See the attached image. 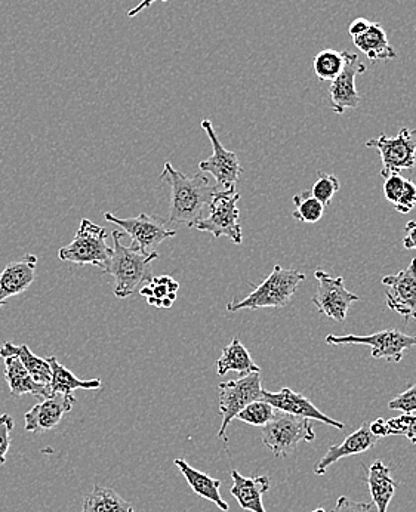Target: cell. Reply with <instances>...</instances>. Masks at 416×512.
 I'll use <instances>...</instances> for the list:
<instances>
[{
    "label": "cell",
    "mask_w": 416,
    "mask_h": 512,
    "mask_svg": "<svg viewBox=\"0 0 416 512\" xmlns=\"http://www.w3.org/2000/svg\"><path fill=\"white\" fill-rule=\"evenodd\" d=\"M388 407L391 410H399V412L405 413V415H411V413L416 412V381L415 384L409 388L405 393L399 394V396L394 397L390 403H388Z\"/></svg>",
    "instance_id": "obj_35"
},
{
    "label": "cell",
    "mask_w": 416,
    "mask_h": 512,
    "mask_svg": "<svg viewBox=\"0 0 416 512\" xmlns=\"http://www.w3.org/2000/svg\"><path fill=\"white\" fill-rule=\"evenodd\" d=\"M369 428H371V433L374 434L375 437H388L390 436V430H388V424L385 419H377V421L369 424Z\"/></svg>",
    "instance_id": "obj_40"
},
{
    "label": "cell",
    "mask_w": 416,
    "mask_h": 512,
    "mask_svg": "<svg viewBox=\"0 0 416 512\" xmlns=\"http://www.w3.org/2000/svg\"><path fill=\"white\" fill-rule=\"evenodd\" d=\"M237 372L239 375L246 376L249 373L261 372L260 366L254 362L245 345L239 338H233V341L227 345L217 362V373L220 376L227 375L228 372Z\"/></svg>",
    "instance_id": "obj_25"
},
{
    "label": "cell",
    "mask_w": 416,
    "mask_h": 512,
    "mask_svg": "<svg viewBox=\"0 0 416 512\" xmlns=\"http://www.w3.org/2000/svg\"><path fill=\"white\" fill-rule=\"evenodd\" d=\"M76 404L75 394L55 393L48 399L33 406L24 416L26 421L27 433H40V431H49L60 424L61 419L66 413H69Z\"/></svg>",
    "instance_id": "obj_15"
},
{
    "label": "cell",
    "mask_w": 416,
    "mask_h": 512,
    "mask_svg": "<svg viewBox=\"0 0 416 512\" xmlns=\"http://www.w3.org/2000/svg\"><path fill=\"white\" fill-rule=\"evenodd\" d=\"M326 344L329 345H368L374 359H384L388 363H400L405 351L416 347V336L406 335L397 329L381 330L372 335H328Z\"/></svg>",
    "instance_id": "obj_8"
},
{
    "label": "cell",
    "mask_w": 416,
    "mask_h": 512,
    "mask_svg": "<svg viewBox=\"0 0 416 512\" xmlns=\"http://www.w3.org/2000/svg\"><path fill=\"white\" fill-rule=\"evenodd\" d=\"M112 237V261L104 273L114 279V295L120 299L128 298L152 280V262L159 258V254L143 251L135 245H123V234L119 231H113Z\"/></svg>",
    "instance_id": "obj_2"
},
{
    "label": "cell",
    "mask_w": 416,
    "mask_h": 512,
    "mask_svg": "<svg viewBox=\"0 0 416 512\" xmlns=\"http://www.w3.org/2000/svg\"><path fill=\"white\" fill-rule=\"evenodd\" d=\"M154 2H157V0H143V2L138 3V5L135 6V8H132L131 11L128 12V17H137V15L141 14V12H143L144 9L150 8V6H152ZM162 2H168V0H162Z\"/></svg>",
    "instance_id": "obj_42"
},
{
    "label": "cell",
    "mask_w": 416,
    "mask_h": 512,
    "mask_svg": "<svg viewBox=\"0 0 416 512\" xmlns=\"http://www.w3.org/2000/svg\"><path fill=\"white\" fill-rule=\"evenodd\" d=\"M366 147L374 148L381 156V177L412 171L416 168V129L403 128L396 137L379 135L366 141Z\"/></svg>",
    "instance_id": "obj_7"
},
{
    "label": "cell",
    "mask_w": 416,
    "mask_h": 512,
    "mask_svg": "<svg viewBox=\"0 0 416 512\" xmlns=\"http://www.w3.org/2000/svg\"><path fill=\"white\" fill-rule=\"evenodd\" d=\"M406 178H403L400 174L390 175L385 178L384 184V196L391 205H396L399 202L400 196H402L403 190H405Z\"/></svg>",
    "instance_id": "obj_36"
},
{
    "label": "cell",
    "mask_w": 416,
    "mask_h": 512,
    "mask_svg": "<svg viewBox=\"0 0 416 512\" xmlns=\"http://www.w3.org/2000/svg\"><path fill=\"white\" fill-rule=\"evenodd\" d=\"M362 467L365 468L366 477H368L372 504L377 508V512H387L397 487L396 480L391 477L390 468L382 461H375L369 468H366L365 465Z\"/></svg>",
    "instance_id": "obj_21"
},
{
    "label": "cell",
    "mask_w": 416,
    "mask_h": 512,
    "mask_svg": "<svg viewBox=\"0 0 416 512\" xmlns=\"http://www.w3.org/2000/svg\"><path fill=\"white\" fill-rule=\"evenodd\" d=\"M107 230L89 220H82L75 239L58 252V258L76 265H95L106 270L112 261L113 248L107 245Z\"/></svg>",
    "instance_id": "obj_4"
},
{
    "label": "cell",
    "mask_w": 416,
    "mask_h": 512,
    "mask_svg": "<svg viewBox=\"0 0 416 512\" xmlns=\"http://www.w3.org/2000/svg\"><path fill=\"white\" fill-rule=\"evenodd\" d=\"M416 206V184L414 181L406 180L405 190H403L402 196H400L399 202L394 205L399 214H409L412 209Z\"/></svg>",
    "instance_id": "obj_37"
},
{
    "label": "cell",
    "mask_w": 416,
    "mask_h": 512,
    "mask_svg": "<svg viewBox=\"0 0 416 512\" xmlns=\"http://www.w3.org/2000/svg\"><path fill=\"white\" fill-rule=\"evenodd\" d=\"M406 237L403 239V246L406 249H415L416 251V221H409L405 227Z\"/></svg>",
    "instance_id": "obj_39"
},
{
    "label": "cell",
    "mask_w": 416,
    "mask_h": 512,
    "mask_svg": "<svg viewBox=\"0 0 416 512\" xmlns=\"http://www.w3.org/2000/svg\"><path fill=\"white\" fill-rule=\"evenodd\" d=\"M178 289L180 285L172 277H152V280L140 289V293L152 307L171 308L177 299Z\"/></svg>",
    "instance_id": "obj_28"
},
{
    "label": "cell",
    "mask_w": 416,
    "mask_h": 512,
    "mask_svg": "<svg viewBox=\"0 0 416 512\" xmlns=\"http://www.w3.org/2000/svg\"><path fill=\"white\" fill-rule=\"evenodd\" d=\"M382 285L387 286V307L405 320H416V258L400 273L385 276Z\"/></svg>",
    "instance_id": "obj_12"
},
{
    "label": "cell",
    "mask_w": 416,
    "mask_h": 512,
    "mask_svg": "<svg viewBox=\"0 0 416 512\" xmlns=\"http://www.w3.org/2000/svg\"><path fill=\"white\" fill-rule=\"evenodd\" d=\"M378 437L371 433L368 422L362 425L359 430L347 437L338 446L329 447L328 452L320 461L314 465V474L316 476H325L326 470L335 462L340 461L347 456L360 455V453L368 452L369 449L377 444Z\"/></svg>",
    "instance_id": "obj_18"
},
{
    "label": "cell",
    "mask_w": 416,
    "mask_h": 512,
    "mask_svg": "<svg viewBox=\"0 0 416 512\" xmlns=\"http://www.w3.org/2000/svg\"><path fill=\"white\" fill-rule=\"evenodd\" d=\"M48 362L52 370L51 394L61 393L73 396L76 390H100L103 387V382L100 379L82 381V379L76 378L75 373L61 365L57 357H49Z\"/></svg>",
    "instance_id": "obj_26"
},
{
    "label": "cell",
    "mask_w": 416,
    "mask_h": 512,
    "mask_svg": "<svg viewBox=\"0 0 416 512\" xmlns=\"http://www.w3.org/2000/svg\"><path fill=\"white\" fill-rule=\"evenodd\" d=\"M263 384L261 372L249 373L236 381L220 384V415L223 416L218 436L227 441L228 425L236 419L237 413L242 412L248 404L263 400Z\"/></svg>",
    "instance_id": "obj_9"
},
{
    "label": "cell",
    "mask_w": 416,
    "mask_h": 512,
    "mask_svg": "<svg viewBox=\"0 0 416 512\" xmlns=\"http://www.w3.org/2000/svg\"><path fill=\"white\" fill-rule=\"evenodd\" d=\"M160 178L171 187L169 224L187 225L193 228L197 221L202 220L205 209H208L212 197L218 191L217 185L209 183L208 178L203 174L187 177L169 162L165 163Z\"/></svg>",
    "instance_id": "obj_1"
},
{
    "label": "cell",
    "mask_w": 416,
    "mask_h": 512,
    "mask_svg": "<svg viewBox=\"0 0 416 512\" xmlns=\"http://www.w3.org/2000/svg\"><path fill=\"white\" fill-rule=\"evenodd\" d=\"M174 464L175 467L180 470V473L183 474L184 478H186L187 483H189L194 493L202 496V498L208 499V501L214 502L221 511L227 512L230 510L227 502L221 498V480H217V478L209 477L208 474L194 470V468L190 467L183 459H175Z\"/></svg>",
    "instance_id": "obj_22"
},
{
    "label": "cell",
    "mask_w": 416,
    "mask_h": 512,
    "mask_svg": "<svg viewBox=\"0 0 416 512\" xmlns=\"http://www.w3.org/2000/svg\"><path fill=\"white\" fill-rule=\"evenodd\" d=\"M345 54L347 51L325 49L314 58L313 69L322 82H332L340 76L345 67Z\"/></svg>",
    "instance_id": "obj_29"
},
{
    "label": "cell",
    "mask_w": 416,
    "mask_h": 512,
    "mask_svg": "<svg viewBox=\"0 0 416 512\" xmlns=\"http://www.w3.org/2000/svg\"><path fill=\"white\" fill-rule=\"evenodd\" d=\"M371 21L366 20V18H357L351 23L350 29H348V33H350L351 37L360 35V33L365 32L368 29Z\"/></svg>",
    "instance_id": "obj_41"
},
{
    "label": "cell",
    "mask_w": 416,
    "mask_h": 512,
    "mask_svg": "<svg viewBox=\"0 0 416 512\" xmlns=\"http://www.w3.org/2000/svg\"><path fill=\"white\" fill-rule=\"evenodd\" d=\"M305 280V274L294 268H283L276 265L270 276L249 293L242 301H231L227 311L236 313L240 310H260V308H282L291 302L298 286Z\"/></svg>",
    "instance_id": "obj_3"
},
{
    "label": "cell",
    "mask_w": 416,
    "mask_h": 512,
    "mask_svg": "<svg viewBox=\"0 0 416 512\" xmlns=\"http://www.w3.org/2000/svg\"><path fill=\"white\" fill-rule=\"evenodd\" d=\"M331 512H375V505L372 502H356L347 496H341Z\"/></svg>",
    "instance_id": "obj_38"
},
{
    "label": "cell",
    "mask_w": 416,
    "mask_h": 512,
    "mask_svg": "<svg viewBox=\"0 0 416 512\" xmlns=\"http://www.w3.org/2000/svg\"><path fill=\"white\" fill-rule=\"evenodd\" d=\"M263 400L270 403L274 409L280 410V412L291 413V415L301 416V418L311 419V421H319L322 424L338 428V430H344L345 428V424L329 418L328 415L320 412L307 397H304L303 394L295 393L291 388H282L279 393H270V391L264 390Z\"/></svg>",
    "instance_id": "obj_16"
},
{
    "label": "cell",
    "mask_w": 416,
    "mask_h": 512,
    "mask_svg": "<svg viewBox=\"0 0 416 512\" xmlns=\"http://www.w3.org/2000/svg\"><path fill=\"white\" fill-rule=\"evenodd\" d=\"M202 128L208 134L209 141H211L212 148H214V154L209 159L199 163L200 171L203 174H211L215 178L218 190L236 188L237 181L240 180V175L243 172L237 154L224 148L211 120H203Z\"/></svg>",
    "instance_id": "obj_11"
},
{
    "label": "cell",
    "mask_w": 416,
    "mask_h": 512,
    "mask_svg": "<svg viewBox=\"0 0 416 512\" xmlns=\"http://www.w3.org/2000/svg\"><path fill=\"white\" fill-rule=\"evenodd\" d=\"M313 512H326V511L323 510V508H317V510H314Z\"/></svg>",
    "instance_id": "obj_43"
},
{
    "label": "cell",
    "mask_w": 416,
    "mask_h": 512,
    "mask_svg": "<svg viewBox=\"0 0 416 512\" xmlns=\"http://www.w3.org/2000/svg\"><path fill=\"white\" fill-rule=\"evenodd\" d=\"M264 446L273 452L277 458H286L295 452L301 441H313V422L311 419L291 415V413L276 410L273 419L261 431Z\"/></svg>",
    "instance_id": "obj_5"
},
{
    "label": "cell",
    "mask_w": 416,
    "mask_h": 512,
    "mask_svg": "<svg viewBox=\"0 0 416 512\" xmlns=\"http://www.w3.org/2000/svg\"><path fill=\"white\" fill-rule=\"evenodd\" d=\"M239 199L240 193L236 191V188L218 190L215 196L212 197L211 203H209L208 217H203L202 220L197 221L193 228L211 233L217 239L228 237L236 245H242V225L239 222L240 212L237 208Z\"/></svg>",
    "instance_id": "obj_6"
},
{
    "label": "cell",
    "mask_w": 416,
    "mask_h": 512,
    "mask_svg": "<svg viewBox=\"0 0 416 512\" xmlns=\"http://www.w3.org/2000/svg\"><path fill=\"white\" fill-rule=\"evenodd\" d=\"M353 43L371 61L394 60L397 57L396 51L388 42L387 32L378 23L369 24L365 32L353 36Z\"/></svg>",
    "instance_id": "obj_23"
},
{
    "label": "cell",
    "mask_w": 416,
    "mask_h": 512,
    "mask_svg": "<svg viewBox=\"0 0 416 512\" xmlns=\"http://www.w3.org/2000/svg\"><path fill=\"white\" fill-rule=\"evenodd\" d=\"M388 430L390 436H405L408 437L411 443L416 444V415H405L403 413L399 418L388 419Z\"/></svg>",
    "instance_id": "obj_33"
},
{
    "label": "cell",
    "mask_w": 416,
    "mask_h": 512,
    "mask_svg": "<svg viewBox=\"0 0 416 512\" xmlns=\"http://www.w3.org/2000/svg\"><path fill=\"white\" fill-rule=\"evenodd\" d=\"M82 512H135L131 502L109 487L94 486L83 501Z\"/></svg>",
    "instance_id": "obj_27"
},
{
    "label": "cell",
    "mask_w": 416,
    "mask_h": 512,
    "mask_svg": "<svg viewBox=\"0 0 416 512\" xmlns=\"http://www.w3.org/2000/svg\"><path fill=\"white\" fill-rule=\"evenodd\" d=\"M3 360H5V381L12 397L32 394L40 400H45L51 396V388L38 384L17 356H8Z\"/></svg>",
    "instance_id": "obj_20"
},
{
    "label": "cell",
    "mask_w": 416,
    "mask_h": 512,
    "mask_svg": "<svg viewBox=\"0 0 416 512\" xmlns=\"http://www.w3.org/2000/svg\"><path fill=\"white\" fill-rule=\"evenodd\" d=\"M38 256L26 255L20 261L11 262L0 271V308L12 296L21 295L36 279Z\"/></svg>",
    "instance_id": "obj_17"
},
{
    "label": "cell",
    "mask_w": 416,
    "mask_h": 512,
    "mask_svg": "<svg viewBox=\"0 0 416 512\" xmlns=\"http://www.w3.org/2000/svg\"><path fill=\"white\" fill-rule=\"evenodd\" d=\"M366 72L365 64L360 61L359 55L345 54V67L337 79L332 80L329 88L331 97V109L337 114H344L345 110L357 109L360 106V97L356 91L354 80L359 74Z\"/></svg>",
    "instance_id": "obj_14"
},
{
    "label": "cell",
    "mask_w": 416,
    "mask_h": 512,
    "mask_svg": "<svg viewBox=\"0 0 416 512\" xmlns=\"http://www.w3.org/2000/svg\"><path fill=\"white\" fill-rule=\"evenodd\" d=\"M104 217H106L107 221L112 222V224L119 225L122 230L126 231V234L131 236V245L138 246V248L146 252H152L150 249L160 245L163 240L177 236L175 230L166 228L163 222L156 220V218L149 217L147 214L120 220V218L114 217L110 212H106Z\"/></svg>",
    "instance_id": "obj_13"
},
{
    "label": "cell",
    "mask_w": 416,
    "mask_h": 512,
    "mask_svg": "<svg viewBox=\"0 0 416 512\" xmlns=\"http://www.w3.org/2000/svg\"><path fill=\"white\" fill-rule=\"evenodd\" d=\"M295 205L294 214L292 217L300 222H307V224H316L322 220L325 215L326 206L320 203L316 197H313L311 191H301L300 194L294 196L292 199Z\"/></svg>",
    "instance_id": "obj_30"
},
{
    "label": "cell",
    "mask_w": 416,
    "mask_h": 512,
    "mask_svg": "<svg viewBox=\"0 0 416 512\" xmlns=\"http://www.w3.org/2000/svg\"><path fill=\"white\" fill-rule=\"evenodd\" d=\"M231 478H233V487L230 493L243 510L267 512L264 508L263 496L270 490V478L267 476L243 477L236 470L231 471Z\"/></svg>",
    "instance_id": "obj_19"
},
{
    "label": "cell",
    "mask_w": 416,
    "mask_h": 512,
    "mask_svg": "<svg viewBox=\"0 0 416 512\" xmlns=\"http://www.w3.org/2000/svg\"><path fill=\"white\" fill-rule=\"evenodd\" d=\"M14 430V419L8 413L0 415V465H5L6 455L11 447V434Z\"/></svg>",
    "instance_id": "obj_34"
},
{
    "label": "cell",
    "mask_w": 416,
    "mask_h": 512,
    "mask_svg": "<svg viewBox=\"0 0 416 512\" xmlns=\"http://www.w3.org/2000/svg\"><path fill=\"white\" fill-rule=\"evenodd\" d=\"M276 409L265 400L248 404L242 412L237 413L236 419L254 427H265L273 419Z\"/></svg>",
    "instance_id": "obj_31"
},
{
    "label": "cell",
    "mask_w": 416,
    "mask_h": 512,
    "mask_svg": "<svg viewBox=\"0 0 416 512\" xmlns=\"http://www.w3.org/2000/svg\"><path fill=\"white\" fill-rule=\"evenodd\" d=\"M314 277L317 280V292L311 301L323 316L344 323L351 304L359 301V296L345 288L344 277H332L322 270H316Z\"/></svg>",
    "instance_id": "obj_10"
},
{
    "label": "cell",
    "mask_w": 416,
    "mask_h": 512,
    "mask_svg": "<svg viewBox=\"0 0 416 512\" xmlns=\"http://www.w3.org/2000/svg\"><path fill=\"white\" fill-rule=\"evenodd\" d=\"M341 183L335 175L325 174V172H319V178L311 188V194L316 197L320 203L328 206L329 203L334 199L335 194L340 191Z\"/></svg>",
    "instance_id": "obj_32"
},
{
    "label": "cell",
    "mask_w": 416,
    "mask_h": 512,
    "mask_svg": "<svg viewBox=\"0 0 416 512\" xmlns=\"http://www.w3.org/2000/svg\"><path fill=\"white\" fill-rule=\"evenodd\" d=\"M8 356H17L38 384L51 388L52 370L48 359H40L26 344L14 345L12 342H5L0 348V357L5 359Z\"/></svg>",
    "instance_id": "obj_24"
}]
</instances>
